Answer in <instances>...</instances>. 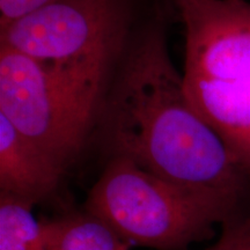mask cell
I'll return each instance as SVG.
<instances>
[{
  "label": "cell",
  "mask_w": 250,
  "mask_h": 250,
  "mask_svg": "<svg viewBox=\"0 0 250 250\" xmlns=\"http://www.w3.org/2000/svg\"><path fill=\"white\" fill-rule=\"evenodd\" d=\"M108 79L0 45V114L67 170L83 151Z\"/></svg>",
  "instance_id": "obj_4"
},
{
  "label": "cell",
  "mask_w": 250,
  "mask_h": 250,
  "mask_svg": "<svg viewBox=\"0 0 250 250\" xmlns=\"http://www.w3.org/2000/svg\"><path fill=\"white\" fill-rule=\"evenodd\" d=\"M34 204L0 192V250H50L46 220H37Z\"/></svg>",
  "instance_id": "obj_8"
},
{
  "label": "cell",
  "mask_w": 250,
  "mask_h": 250,
  "mask_svg": "<svg viewBox=\"0 0 250 250\" xmlns=\"http://www.w3.org/2000/svg\"><path fill=\"white\" fill-rule=\"evenodd\" d=\"M46 223L50 250H131L133 247L86 211Z\"/></svg>",
  "instance_id": "obj_7"
},
{
  "label": "cell",
  "mask_w": 250,
  "mask_h": 250,
  "mask_svg": "<svg viewBox=\"0 0 250 250\" xmlns=\"http://www.w3.org/2000/svg\"><path fill=\"white\" fill-rule=\"evenodd\" d=\"M51 0H0V29Z\"/></svg>",
  "instance_id": "obj_10"
},
{
  "label": "cell",
  "mask_w": 250,
  "mask_h": 250,
  "mask_svg": "<svg viewBox=\"0 0 250 250\" xmlns=\"http://www.w3.org/2000/svg\"><path fill=\"white\" fill-rule=\"evenodd\" d=\"M183 85L250 182V2L182 0Z\"/></svg>",
  "instance_id": "obj_2"
},
{
  "label": "cell",
  "mask_w": 250,
  "mask_h": 250,
  "mask_svg": "<svg viewBox=\"0 0 250 250\" xmlns=\"http://www.w3.org/2000/svg\"><path fill=\"white\" fill-rule=\"evenodd\" d=\"M174 1H175V4H179V2L182 1V0H174Z\"/></svg>",
  "instance_id": "obj_11"
},
{
  "label": "cell",
  "mask_w": 250,
  "mask_h": 250,
  "mask_svg": "<svg viewBox=\"0 0 250 250\" xmlns=\"http://www.w3.org/2000/svg\"><path fill=\"white\" fill-rule=\"evenodd\" d=\"M240 197L169 182L112 155L89 190L85 211L132 246L187 250L239 217Z\"/></svg>",
  "instance_id": "obj_3"
},
{
  "label": "cell",
  "mask_w": 250,
  "mask_h": 250,
  "mask_svg": "<svg viewBox=\"0 0 250 250\" xmlns=\"http://www.w3.org/2000/svg\"><path fill=\"white\" fill-rule=\"evenodd\" d=\"M124 52L100 112L112 155L169 182L241 198L248 177L190 104L161 24Z\"/></svg>",
  "instance_id": "obj_1"
},
{
  "label": "cell",
  "mask_w": 250,
  "mask_h": 250,
  "mask_svg": "<svg viewBox=\"0 0 250 250\" xmlns=\"http://www.w3.org/2000/svg\"><path fill=\"white\" fill-rule=\"evenodd\" d=\"M126 0H51L0 29V45L37 61L109 79L124 52Z\"/></svg>",
  "instance_id": "obj_5"
},
{
  "label": "cell",
  "mask_w": 250,
  "mask_h": 250,
  "mask_svg": "<svg viewBox=\"0 0 250 250\" xmlns=\"http://www.w3.org/2000/svg\"><path fill=\"white\" fill-rule=\"evenodd\" d=\"M206 250H250V212L223 225V233Z\"/></svg>",
  "instance_id": "obj_9"
},
{
  "label": "cell",
  "mask_w": 250,
  "mask_h": 250,
  "mask_svg": "<svg viewBox=\"0 0 250 250\" xmlns=\"http://www.w3.org/2000/svg\"><path fill=\"white\" fill-rule=\"evenodd\" d=\"M65 171L0 114V192L35 205L57 189Z\"/></svg>",
  "instance_id": "obj_6"
}]
</instances>
